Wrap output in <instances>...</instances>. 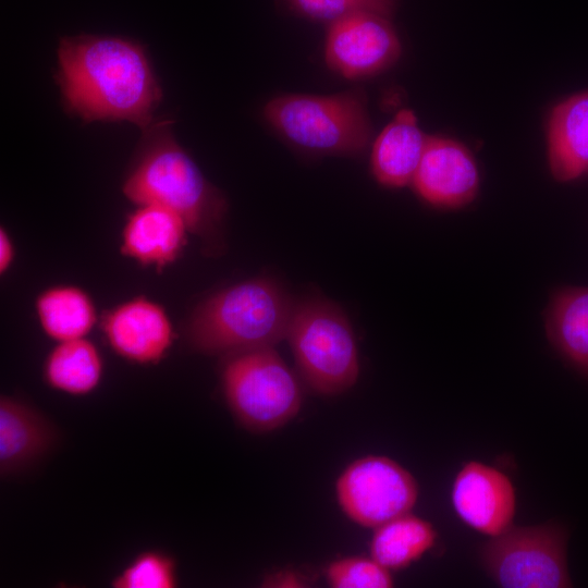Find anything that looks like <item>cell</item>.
Listing matches in <instances>:
<instances>
[{
	"label": "cell",
	"mask_w": 588,
	"mask_h": 588,
	"mask_svg": "<svg viewBox=\"0 0 588 588\" xmlns=\"http://www.w3.org/2000/svg\"><path fill=\"white\" fill-rule=\"evenodd\" d=\"M64 102L85 121L154 122L162 91L136 41L97 35L64 37L58 48Z\"/></svg>",
	"instance_id": "1"
},
{
	"label": "cell",
	"mask_w": 588,
	"mask_h": 588,
	"mask_svg": "<svg viewBox=\"0 0 588 588\" xmlns=\"http://www.w3.org/2000/svg\"><path fill=\"white\" fill-rule=\"evenodd\" d=\"M122 189L138 206L159 205L179 213L206 256L219 257L226 250V198L176 143L170 120L154 121L143 130Z\"/></svg>",
	"instance_id": "2"
},
{
	"label": "cell",
	"mask_w": 588,
	"mask_h": 588,
	"mask_svg": "<svg viewBox=\"0 0 588 588\" xmlns=\"http://www.w3.org/2000/svg\"><path fill=\"white\" fill-rule=\"evenodd\" d=\"M295 304L272 279L246 280L200 302L187 320L185 338L194 351L221 358L274 347L286 338Z\"/></svg>",
	"instance_id": "3"
},
{
	"label": "cell",
	"mask_w": 588,
	"mask_h": 588,
	"mask_svg": "<svg viewBox=\"0 0 588 588\" xmlns=\"http://www.w3.org/2000/svg\"><path fill=\"white\" fill-rule=\"evenodd\" d=\"M285 339L299 378L313 392L339 395L356 383L355 335L348 318L333 302L311 297L296 303Z\"/></svg>",
	"instance_id": "4"
},
{
	"label": "cell",
	"mask_w": 588,
	"mask_h": 588,
	"mask_svg": "<svg viewBox=\"0 0 588 588\" xmlns=\"http://www.w3.org/2000/svg\"><path fill=\"white\" fill-rule=\"evenodd\" d=\"M220 378L234 420L249 432L280 429L301 412L298 379L274 347L223 357Z\"/></svg>",
	"instance_id": "5"
},
{
	"label": "cell",
	"mask_w": 588,
	"mask_h": 588,
	"mask_svg": "<svg viewBox=\"0 0 588 588\" xmlns=\"http://www.w3.org/2000/svg\"><path fill=\"white\" fill-rule=\"evenodd\" d=\"M267 121L291 144L316 155H356L370 139L363 95H285L269 101Z\"/></svg>",
	"instance_id": "6"
},
{
	"label": "cell",
	"mask_w": 588,
	"mask_h": 588,
	"mask_svg": "<svg viewBox=\"0 0 588 588\" xmlns=\"http://www.w3.org/2000/svg\"><path fill=\"white\" fill-rule=\"evenodd\" d=\"M567 541L568 531L560 523L512 525L480 547L479 561L502 588L571 587Z\"/></svg>",
	"instance_id": "7"
},
{
	"label": "cell",
	"mask_w": 588,
	"mask_h": 588,
	"mask_svg": "<svg viewBox=\"0 0 588 588\" xmlns=\"http://www.w3.org/2000/svg\"><path fill=\"white\" fill-rule=\"evenodd\" d=\"M335 495L348 519L373 529L412 512L419 498V485L391 457L366 455L343 469L335 481Z\"/></svg>",
	"instance_id": "8"
},
{
	"label": "cell",
	"mask_w": 588,
	"mask_h": 588,
	"mask_svg": "<svg viewBox=\"0 0 588 588\" xmlns=\"http://www.w3.org/2000/svg\"><path fill=\"white\" fill-rule=\"evenodd\" d=\"M399 37L388 16L358 12L329 24L326 59L331 69L348 78L378 73L400 57Z\"/></svg>",
	"instance_id": "9"
},
{
	"label": "cell",
	"mask_w": 588,
	"mask_h": 588,
	"mask_svg": "<svg viewBox=\"0 0 588 588\" xmlns=\"http://www.w3.org/2000/svg\"><path fill=\"white\" fill-rule=\"evenodd\" d=\"M451 503L463 524L491 538L513 525L516 491L501 469L480 461H467L453 479Z\"/></svg>",
	"instance_id": "10"
},
{
	"label": "cell",
	"mask_w": 588,
	"mask_h": 588,
	"mask_svg": "<svg viewBox=\"0 0 588 588\" xmlns=\"http://www.w3.org/2000/svg\"><path fill=\"white\" fill-rule=\"evenodd\" d=\"M412 185L428 205L460 209L477 197L480 174L474 156L463 144L429 136Z\"/></svg>",
	"instance_id": "11"
},
{
	"label": "cell",
	"mask_w": 588,
	"mask_h": 588,
	"mask_svg": "<svg viewBox=\"0 0 588 588\" xmlns=\"http://www.w3.org/2000/svg\"><path fill=\"white\" fill-rule=\"evenodd\" d=\"M103 334L112 351L138 365L159 363L173 345L175 333L162 306L144 296L105 314Z\"/></svg>",
	"instance_id": "12"
},
{
	"label": "cell",
	"mask_w": 588,
	"mask_h": 588,
	"mask_svg": "<svg viewBox=\"0 0 588 588\" xmlns=\"http://www.w3.org/2000/svg\"><path fill=\"white\" fill-rule=\"evenodd\" d=\"M51 420L26 401L0 397V475H17L41 461L57 442Z\"/></svg>",
	"instance_id": "13"
},
{
	"label": "cell",
	"mask_w": 588,
	"mask_h": 588,
	"mask_svg": "<svg viewBox=\"0 0 588 588\" xmlns=\"http://www.w3.org/2000/svg\"><path fill=\"white\" fill-rule=\"evenodd\" d=\"M187 231L175 211L159 205H142L126 219L121 252L140 265L161 269L177 259Z\"/></svg>",
	"instance_id": "14"
},
{
	"label": "cell",
	"mask_w": 588,
	"mask_h": 588,
	"mask_svg": "<svg viewBox=\"0 0 588 588\" xmlns=\"http://www.w3.org/2000/svg\"><path fill=\"white\" fill-rule=\"evenodd\" d=\"M547 156L550 172L559 182L588 175V90L564 99L551 110Z\"/></svg>",
	"instance_id": "15"
},
{
	"label": "cell",
	"mask_w": 588,
	"mask_h": 588,
	"mask_svg": "<svg viewBox=\"0 0 588 588\" xmlns=\"http://www.w3.org/2000/svg\"><path fill=\"white\" fill-rule=\"evenodd\" d=\"M429 136L411 110H401L377 137L371 152L375 179L391 188L412 184Z\"/></svg>",
	"instance_id": "16"
},
{
	"label": "cell",
	"mask_w": 588,
	"mask_h": 588,
	"mask_svg": "<svg viewBox=\"0 0 588 588\" xmlns=\"http://www.w3.org/2000/svg\"><path fill=\"white\" fill-rule=\"evenodd\" d=\"M544 331L558 354L588 377V286L562 287L552 294Z\"/></svg>",
	"instance_id": "17"
},
{
	"label": "cell",
	"mask_w": 588,
	"mask_h": 588,
	"mask_svg": "<svg viewBox=\"0 0 588 588\" xmlns=\"http://www.w3.org/2000/svg\"><path fill=\"white\" fill-rule=\"evenodd\" d=\"M437 541L433 525L409 512L373 528L369 552L381 565L394 572L420 560Z\"/></svg>",
	"instance_id": "18"
},
{
	"label": "cell",
	"mask_w": 588,
	"mask_h": 588,
	"mask_svg": "<svg viewBox=\"0 0 588 588\" xmlns=\"http://www.w3.org/2000/svg\"><path fill=\"white\" fill-rule=\"evenodd\" d=\"M103 360L96 345L85 338L59 342L44 364V378L53 390L84 396L101 382Z\"/></svg>",
	"instance_id": "19"
},
{
	"label": "cell",
	"mask_w": 588,
	"mask_h": 588,
	"mask_svg": "<svg viewBox=\"0 0 588 588\" xmlns=\"http://www.w3.org/2000/svg\"><path fill=\"white\" fill-rule=\"evenodd\" d=\"M36 311L45 333L58 342L84 338L96 322L91 298L72 285L52 286L40 293Z\"/></svg>",
	"instance_id": "20"
},
{
	"label": "cell",
	"mask_w": 588,
	"mask_h": 588,
	"mask_svg": "<svg viewBox=\"0 0 588 588\" xmlns=\"http://www.w3.org/2000/svg\"><path fill=\"white\" fill-rule=\"evenodd\" d=\"M112 588H175L179 586L177 563L161 550L137 553L110 580Z\"/></svg>",
	"instance_id": "21"
},
{
	"label": "cell",
	"mask_w": 588,
	"mask_h": 588,
	"mask_svg": "<svg viewBox=\"0 0 588 588\" xmlns=\"http://www.w3.org/2000/svg\"><path fill=\"white\" fill-rule=\"evenodd\" d=\"M332 588H391L392 572L372 556L352 555L333 560L324 568Z\"/></svg>",
	"instance_id": "22"
},
{
	"label": "cell",
	"mask_w": 588,
	"mask_h": 588,
	"mask_svg": "<svg viewBox=\"0 0 588 588\" xmlns=\"http://www.w3.org/2000/svg\"><path fill=\"white\" fill-rule=\"evenodd\" d=\"M289 3L299 14L329 24L358 12L389 16L394 8V0H289Z\"/></svg>",
	"instance_id": "23"
},
{
	"label": "cell",
	"mask_w": 588,
	"mask_h": 588,
	"mask_svg": "<svg viewBox=\"0 0 588 588\" xmlns=\"http://www.w3.org/2000/svg\"><path fill=\"white\" fill-rule=\"evenodd\" d=\"M307 574L295 568H282L267 574L261 580L265 588H304L309 587Z\"/></svg>",
	"instance_id": "24"
},
{
	"label": "cell",
	"mask_w": 588,
	"mask_h": 588,
	"mask_svg": "<svg viewBox=\"0 0 588 588\" xmlns=\"http://www.w3.org/2000/svg\"><path fill=\"white\" fill-rule=\"evenodd\" d=\"M14 259V246L5 229L0 230V271L5 272Z\"/></svg>",
	"instance_id": "25"
}]
</instances>
